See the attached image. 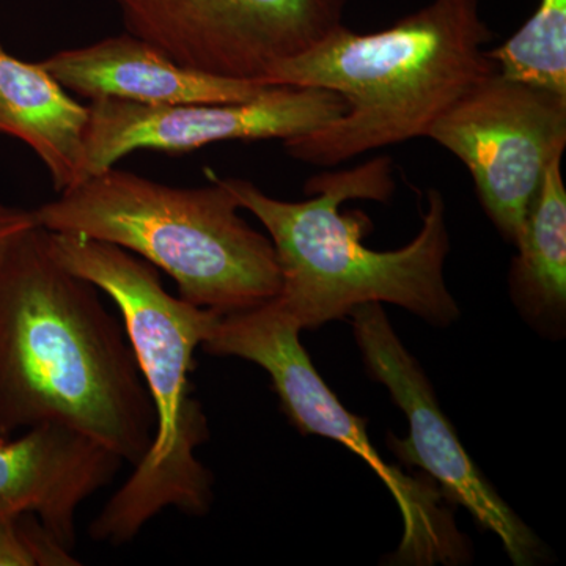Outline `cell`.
<instances>
[{"label": "cell", "instance_id": "14", "mask_svg": "<svg viewBox=\"0 0 566 566\" xmlns=\"http://www.w3.org/2000/svg\"><path fill=\"white\" fill-rule=\"evenodd\" d=\"M562 156L542 185L516 240L509 290L517 311L539 333L564 334L566 322V189Z\"/></svg>", "mask_w": 566, "mask_h": 566}, {"label": "cell", "instance_id": "17", "mask_svg": "<svg viewBox=\"0 0 566 566\" xmlns=\"http://www.w3.org/2000/svg\"><path fill=\"white\" fill-rule=\"evenodd\" d=\"M32 226H36L33 210L0 203V251L9 244L11 238Z\"/></svg>", "mask_w": 566, "mask_h": 566}, {"label": "cell", "instance_id": "13", "mask_svg": "<svg viewBox=\"0 0 566 566\" xmlns=\"http://www.w3.org/2000/svg\"><path fill=\"white\" fill-rule=\"evenodd\" d=\"M88 106L71 98L41 63L0 46V134L31 147L59 193L82 181Z\"/></svg>", "mask_w": 566, "mask_h": 566}, {"label": "cell", "instance_id": "12", "mask_svg": "<svg viewBox=\"0 0 566 566\" xmlns=\"http://www.w3.org/2000/svg\"><path fill=\"white\" fill-rule=\"evenodd\" d=\"M40 63L66 91L92 102L112 98L147 106L243 103L271 87L186 69L132 33L59 51Z\"/></svg>", "mask_w": 566, "mask_h": 566}, {"label": "cell", "instance_id": "6", "mask_svg": "<svg viewBox=\"0 0 566 566\" xmlns=\"http://www.w3.org/2000/svg\"><path fill=\"white\" fill-rule=\"evenodd\" d=\"M297 324L274 300L222 315L202 345L211 356L238 357L262 367L286 419L303 434L340 442L378 474L403 517V536L394 565H460L471 558L468 539L458 531L444 494L427 474H405L386 463L367 434V420L352 415L318 375L300 338Z\"/></svg>", "mask_w": 566, "mask_h": 566}, {"label": "cell", "instance_id": "2", "mask_svg": "<svg viewBox=\"0 0 566 566\" xmlns=\"http://www.w3.org/2000/svg\"><path fill=\"white\" fill-rule=\"evenodd\" d=\"M207 172L266 229L281 273L274 303L301 331L344 319L367 303L398 305L433 326L460 318L444 277L450 233L441 191H428L419 233L395 251L367 248L363 240L370 230L368 219L360 211H340L348 200L387 202L392 197V161L387 156L316 175L305 185L312 197L304 202L274 199L252 181Z\"/></svg>", "mask_w": 566, "mask_h": 566}, {"label": "cell", "instance_id": "15", "mask_svg": "<svg viewBox=\"0 0 566 566\" xmlns=\"http://www.w3.org/2000/svg\"><path fill=\"white\" fill-rule=\"evenodd\" d=\"M488 55L502 76L566 96V0H539L520 31Z\"/></svg>", "mask_w": 566, "mask_h": 566}, {"label": "cell", "instance_id": "11", "mask_svg": "<svg viewBox=\"0 0 566 566\" xmlns=\"http://www.w3.org/2000/svg\"><path fill=\"white\" fill-rule=\"evenodd\" d=\"M122 464L107 447L61 424H39L18 438H0V521L35 515L73 551L77 510L109 485Z\"/></svg>", "mask_w": 566, "mask_h": 566}, {"label": "cell", "instance_id": "4", "mask_svg": "<svg viewBox=\"0 0 566 566\" xmlns=\"http://www.w3.org/2000/svg\"><path fill=\"white\" fill-rule=\"evenodd\" d=\"M48 240L62 266L117 305L156 416L150 449L92 521L88 535L122 546L164 510L207 515L214 501L212 474L197 449L210 430L191 374L196 349L222 315L167 293L159 271L125 249L73 234L48 232Z\"/></svg>", "mask_w": 566, "mask_h": 566}, {"label": "cell", "instance_id": "10", "mask_svg": "<svg viewBox=\"0 0 566 566\" xmlns=\"http://www.w3.org/2000/svg\"><path fill=\"white\" fill-rule=\"evenodd\" d=\"M345 111L337 93L296 85H271L263 95L243 103L147 106L93 99L82 180L111 169L136 150L188 153L219 142L293 139L322 128Z\"/></svg>", "mask_w": 566, "mask_h": 566}, {"label": "cell", "instance_id": "3", "mask_svg": "<svg viewBox=\"0 0 566 566\" xmlns=\"http://www.w3.org/2000/svg\"><path fill=\"white\" fill-rule=\"evenodd\" d=\"M491 31L479 0H430L385 31L344 24L311 50L279 62L262 84L337 93L346 111L304 136L283 140L289 156L319 167L427 136L433 123L494 74Z\"/></svg>", "mask_w": 566, "mask_h": 566}, {"label": "cell", "instance_id": "1", "mask_svg": "<svg viewBox=\"0 0 566 566\" xmlns=\"http://www.w3.org/2000/svg\"><path fill=\"white\" fill-rule=\"evenodd\" d=\"M61 424L137 464L155 408L120 316L29 227L0 251V438Z\"/></svg>", "mask_w": 566, "mask_h": 566}, {"label": "cell", "instance_id": "9", "mask_svg": "<svg viewBox=\"0 0 566 566\" xmlns=\"http://www.w3.org/2000/svg\"><path fill=\"white\" fill-rule=\"evenodd\" d=\"M348 316L368 375L389 390L408 419V438L387 436L394 455L401 464L422 469L447 501L463 506L479 526L493 532L513 564H538L546 556L545 546L468 455L430 379L395 334L382 304L357 305Z\"/></svg>", "mask_w": 566, "mask_h": 566}, {"label": "cell", "instance_id": "5", "mask_svg": "<svg viewBox=\"0 0 566 566\" xmlns=\"http://www.w3.org/2000/svg\"><path fill=\"white\" fill-rule=\"evenodd\" d=\"M207 175L210 186L174 188L111 167L33 216L48 232L134 253L169 274L186 303L221 315L248 311L281 289L274 245L241 218L232 193Z\"/></svg>", "mask_w": 566, "mask_h": 566}, {"label": "cell", "instance_id": "16", "mask_svg": "<svg viewBox=\"0 0 566 566\" xmlns=\"http://www.w3.org/2000/svg\"><path fill=\"white\" fill-rule=\"evenodd\" d=\"M77 558L35 515L0 521V566H76Z\"/></svg>", "mask_w": 566, "mask_h": 566}, {"label": "cell", "instance_id": "7", "mask_svg": "<svg viewBox=\"0 0 566 566\" xmlns=\"http://www.w3.org/2000/svg\"><path fill=\"white\" fill-rule=\"evenodd\" d=\"M474 180L488 218L515 244L543 175L566 147V96L495 71L428 129Z\"/></svg>", "mask_w": 566, "mask_h": 566}, {"label": "cell", "instance_id": "8", "mask_svg": "<svg viewBox=\"0 0 566 566\" xmlns=\"http://www.w3.org/2000/svg\"><path fill=\"white\" fill-rule=\"evenodd\" d=\"M126 33L186 69L262 82L344 24L348 0H115Z\"/></svg>", "mask_w": 566, "mask_h": 566}]
</instances>
